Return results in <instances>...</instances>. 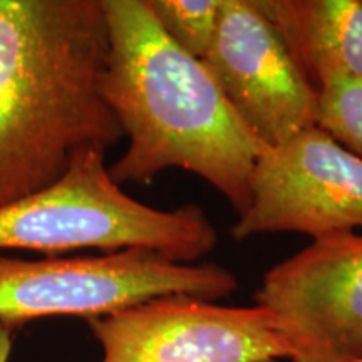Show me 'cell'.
Masks as SVG:
<instances>
[{"instance_id": "8992f818", "label": "cell", "mask_w": 362, "mask_h": 362, "mask_svg": "<svg viewBox=\"0 0 362 362\" xmlns=\"http://www.w3.org/2000/svg\"><path fill=\"white\" fill-rule=\"evenodd\" d=\"M291 362L362 357V233L332 235L265 272L255 292Z\"/></svg>"}, {"instance_id": "5b68a950", "label": "cell", "mask_w": 362, "mask_h": 362, "mask_svg": "<svg viewBox=\"0 0 362 362\" xmlns=\"http://www.w3.org/2000/svg\"><path fill=\"white\" fill-rule=\"evenodd\" d=\"M302 233L312 240L362 233V160L317 126L265 148L235 240Z\"/></svg>"}, {"instance_id": "9c48e42d", "label": "cell", "mask_w": 362, "mask_h": 362, "mask_svg": "<svg viewBox=\"0 0 362 362\" xmlns=\"http://www.w3.org/2000/svg\"><path fill=\"white\" fill-rule=\"evenodd\" d=\"M310 84L332 74L362 79V0H255Z\"/></svg>"}, {"instance_id": "ba28073f", "label": "cell", "mask_w": 362, "mask_h": 362, "mask_svg": "<svg viewBox=\"0 0 362 362\" xmlns=\"http://www.w3.org/2000/svg\"><path fill=\"white\" fill-rule=\"evenodd\" d=\"M226 101L265 148L314 126L317 89L255 0H223L202 59Z\"/></svg>"}, {"instance_id": "277c9868", "label": "cell", "mask_w": 362, "mask_h": 362, "mask_svg": "<svg viewBox=\"0 0 362 362\" xmlns=\"http://www.w3.org/2000/svg\"><path fill=\"white\" fill-rule=\"evenodd\" d=\"M237 287L225 267L178 264L141 248L39 260L0 255V324L16 330L49 317L90 320L163 296L216 302Z\"/></svg>"}, {"instance_id": "4fadbf2b", "label": "cell", "mask_w": 362, "mask_h": 362, "mask_svg": "<svg viewBox=\"0 0 362 362\" xmlns=\"http://www.w3.org/2000/svg\"><path fill=\"white\" fill-rule=\"evenodd\" d=\"M349 362H362V357H361V359H356V361H349Z\"/></svg>"}, {"instance_id": "30bf717a", "label": "cell", "mask_w": 362, "mask_h": 362, "mask_svg": "<svg viewBox=\"0 0 362 362\" xmlns=\"http://www.w3.org/2000/svg\"><path fill=\"white\" fill-rule=\"evenodd\" d=\"M314 126L362 160V79L332 74L320 81Z\"/></svg>"}, {"instance_id": "7c38bea8", "label": "cell", "mask_w": 362, "mask_h": 362, "mask_svg": "<svg viewBox=\"0 0 362 362\" xmlns=\"http://www.w3.org/2000/svg\"><path fill=\"white\" fill-rule=\"evenodd\" d=\"M13 346V330L0 324V362H8Z\"/></svg>"}, {"instance_id": "3957f363", "label": "cell", "mask_w": 362, "mask_h": 362, "mask_svg": "<svg viewBox=\"0 0 362 362\" xmlns=\"http://www.w3.org/2000/svg\"><path fill=\"white\" fill-rule=\"evenodd\" d=\"M216 243L218 232L198 205L160 210L123 192L101 149L79 153L56 183L0 206V250L57 257L86 248H141L198 264Z\"/></svg>"}, {"instance_id": "6da1fadb", "label": "cell", "mask_w": 362, "mask_h": 362, "mask_svg": "<svg viewBox=\"0 0 362 362\" xmlns=\"http://www.w3.org/2000/svg\"><path fill=\"white\" fill-rule=\"evenodd\" d=\"M107 56L101 96L128 138L107 168L117 185H148L183 170L211 185L240 215L265 146L226 101L216 81L178 47L148 0H103Z\"/></svg>"}, {"instance_id": "52a82bcc", "label": "cell", "mask_w": 362, "mask_h": 362, "mask_svg": "<svg viewBox=\"0 0 362 362\" xmlns=\"http://www.w3.org/2000/svg\"><path fill=\"white\" fill-rule=\"evenodd\" d=\"M99 362H277L288 349L264 307L163 296L88 320Z\"/></svg>"}, {"instance_id": "8fae6325", "label": "cell", "mask_w": 362, "mask_h": 362, "mask_svg": "<svg viewBox=\"0 0 362 362\" xmlns=\"http://www.w3.org/2000/svg\"><path fill=\"white\" fill-rule=\"evenodd\" d=\"M223 0H148L166 35L188 52L203 59L214 42Z\"/></svg>"}, {"instance_id": "7a4b0ae2", "label": "cell", "mask_w": 362, "mask_h": 362, "mask_svg": "<svg viewBox=\"0 0 362 362\" xmlns=\"http://www.w3.org/2000/svg\"><path fill=\"white\" fill-rule=\"evenodd\" d=\"M103 0H0V206L124 138L101 96Z\"/></svg>"}]
</instances>
